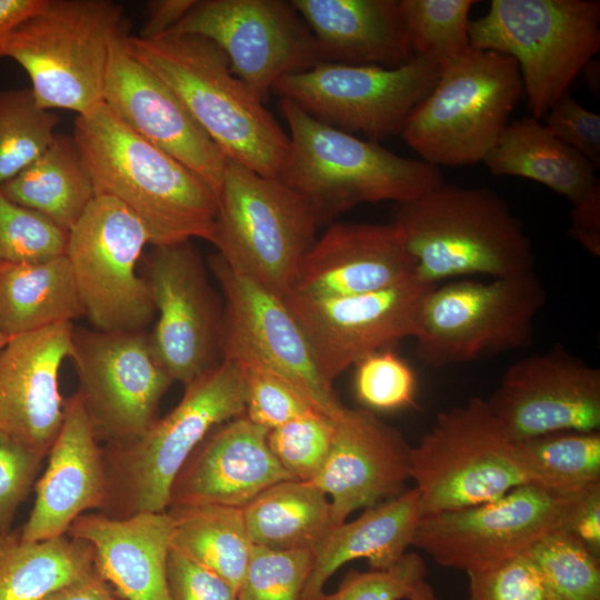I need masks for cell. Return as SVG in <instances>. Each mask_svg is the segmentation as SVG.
<instances>
[{
    "instance_id": "11",
    "label": "cell",
    "mask_w": 600,
    "mask_h": 600,
    "mask_svg": "<svg viewBox=\"0 0 600 600\" xmlns=\"http://www.w3.org/2000/svg\"><path fill=\"white\" fill-rule=\"evenodd\" d=\"M410 478L423 514L491 501L532 483L521 467L514 441L482 398L440 412L416 447Z\"/></svg>"
},
{
    "instance_id": "16",
    "label": "cell",
    "mask_w": 600,
    "mask_h": 600,
    "mask_svg": "<svg viewBox=\"0 0 600 600\" xmlns=\"http://www.w3.org/2000/svg\"><path fill=\"white\" fill-rule=\"evenodd\" d=\"M574 493L524 483L491 501L423 514L412 547L446 568L466 573L487 569L526 553L550 532L562 530Z\"/></svg>"
},
{
    "instance_id": "24",
    "label": "cell",
    "mask_w": 600,
    "mask_h": 600,
    "mask_svg": "<svg viewBox=\"0 0 600 600\" xmlns=\"http://www.w3.org/2000/svg\"><path fill=\"white\" fill-rule=\"evenodd\" d=\"M268 432L244 414L216 427L177 474L168 508L218 504L243 509L267 488L293 479L271 452Z\"/></svg>"
},
{
    "instance_id": "38",
    "label": "cell",
    "mask_w": 600,
    "mask_h": 600,
    "mask_svg": "<svg viewBox=\"0 0 600 600\" xmlns=\"http://www.w3.org/2000/svg\"><path fill=\"white\" fill-rule=\"evenodd\" d=\"M59 121L37 103L31 89L0 91V186L46 150Z\"/></svg>"
},
{
    "instance_id": "12",
    "label": "cell",
    "mask_w": 600,
    "mask_h": 600,
    "mask_svg": "<svg viewBox=\"0 0 600 600\" xmlns=\"http://www.w3.org/2000/svg\"><path fill=\"white\" fill-rule=\"evenodd\" d=\"M150 243L142 222L121 202L96 196L69 230L66 257L86 317L101 331H143L156 309L137 264Z\"/></svg>"
},
{
    "instance_id": "28",
    "label": "cell",
    "mask_w": 600,
    "mask_h": 600,
    "mask_svg": "<svg viewBox=\"0 0 600 600\" xmlns=\"http://www.w3.org/2000/svg\"><path fill=\"white\" fill-rule=\"evenodd\" d=\"M321 62L398 68L414 51L399 0H292Z\"/></svg>"
},
{
    "instance_id": "10",
    "label": "cell",
    "mask_w": 600,
    "mask_h": 600,
    "mask_svg": "<svg viewBox=\"0 0 600 600\" xmlns=\"http://www.w3.org/2000/svg\"><path fill=\"white\" fill-rule=\"evenodd\" d=\"M546 300L536 272L433 286L419 308L416 353L426 366L442 368L527 348Z\"/></svg>"
},
{
    "instance_id": "14",
    "label": "cell",
    "mask_w": 600,
    "mask_h": 600,
    "mask_svg": "<svg viewBox=\"0 0 600 600\" xmlns=\"http://www.w3.org/2000/svg\"><path fill=\"white\" fill-rule=\"evenodd\" d=\"M141 263L158 313L149 333L152 352L184 387L224 360L223 299L191 240L156 246Z\"/></svg>"
},
{
    "instance_id": "43",
    "label": "cell",
    "mask_w": 600,
    "mask_h": 600,
    "mask_svg": "<svg viewBox=\"0 0 600 600\" xmlns=\"http://www.w3.org/2000/svg\"><path fill=\"white\" fill-rule=\"evenodd\" d=\"M354 392L370 411H392L413 402L416 377L409 364L390 350L373 352L356 364Z\"/></svg>"
},
{
    "instance_id": "26",
    "label": "cell",
    "mask_w": 600,
    "mask_h": 600,
    "mask_svg": "<svg viewBox=\"0 0 600 600\" xmlns=\"http://www.w3.org/2000/svg\"><path fill=\"white\" fill-rule=\"evenodd\" d=\"M47 457V468L33 486V507L19 530L26 541L64 536L78 517L99 511L106 501L102 446L77 392L64 401L62 426Z\"/></svg>"
},
{
    "instance_id": "34",
    "label": "cell",
    "mask_w": 600,
    "mask_h": 600,
    "mask_svg": "<svg viewBox=\"0 0 600 600\" xmlns=\"http://www.w3.org/2000/svg\"><path fill=\"white\" fill-rule=\"evenodd\" d=\"M91 546L70 536L26 541L0 533V600H40L94 572Z\"/></svg>"
},
{
    "instance_id": "18",
    "label": "cell",
    "mask_w": 600,
    "mask_h": 600,
    "mask_svg": "<svg viewBox=\"0 0 600 600\" xmlns=\"http://www.w3.org/2000/svg\"><path fill=\"white\" fill-rule=\"evenodd\" d=\"M170 31L213 41L232 72L262 102L281 77L321 62L313 34L291 1H196Z\"/></svg>"
},
{
    "instance_id": "20",
    "label": "cell",
    "mask_w": 600,
    "mask_h": 600,
    "mask_svg": "<svg viewBox=\"0 0 600 600\" xmlns=\"http://www.w3.org/2000/svg\"><path fill=\"white\" fill-rule=\"evenodd\" d=\"M484 400L514 442L557 431H599L600 370L557 346L511 364Z\"/></svg>"
},
{
    "instance_id": "25",
    "label": "cell",
    "mask_w": 600,
    "mask_h": 600,
    "mask_svg": "<svg viewBox=\"0 0 600 600\" xmlns=\"http://www.w3.org/2000/svg\"><path fill=\"white\" fill-rule=\"evenodd\" d=\"M413 276V261L391 222L331 223L304 256L292 292L327 299L392 287Z\"/></svg>"
},
{
    "instance_id": "55",
    "label": "cell",
    "mask_w": 600,
    "mask_h": 600,
    "mask_svg": "<svg viewBox=\"0 0 600 600\" xmlns=\"http://www.w3.org/2000/svg\"><path fill=\"white\" fill-rule=\"evenodd\" d=\"M599 61L594 60L592 58L588 63L584 66L582 71L586 73V81L588 87L593 93H599V83H600V73H599Z\"/></svg>"
},
{
    "instance_id": "6",
    "label": "cell",
    "mask_w": 600,
    "mask_h": 600,
    "mask_svg": "<svg viewBox=\"0 0 600 600\" xmlns=\"http://www.w3.org/2000/svg\"><path fill=\"white\" fill-rule=\"evenodd\" d=\"M123 8L109 0H43L7 37L1 58L28 73L37 103L86 114L103 102L109 57L124 36Z\"/></svg>"
},
{
    "instance_id": "57",
    "label": "cell",
    "mask_w": 600,
    "mask_h": 600,
    "mask_svg": "<svg viewBox=\"0 0 600 600\" xmlns=\"http://www.w3.org/2000/svg\"><path fill=\"white\" fill-rule=\"evenodd\" d=\"M8 340L9 338L0 334V349L7 343Z\"/></svg>"
},
{
    "instance_id": "40",
    "label": "cell",
    "mask_w": 600,
    "mask_h": 600,
    "mask_svg": "<svg viewBox=\"0 0 600 600\" xmlns=\"http://www.w3.org/2000/svg\"><path fill=\"white\" fill-rule=\"evenodd\" d=\"M312 550L276 551L253 546L237 600H302Z\"/></svg>"
},
{
    "instance_id": "35",
    "label": "cell",
    "mask_w": 600,
    "mask_h": 600,
    "mask_svg": "<svg viewBox=\"0 0 600 600\" xmlns=\"http://www.w3.org/2000/svg\"><path fill=\"white\" fill-rule=\"evenodd\" d=\"M171 548L218 574L237 591L253 544L241 508L201 504L170 507Z\"/></svg>"
},
{
    "instance_id": "49",
    "label": "cell",
    "mask_w": 600,
    "mask_h": 600,
    "mask_svg": "<svg viewBox=\"0 0 600 600\" xmlns=\"http://www.w3.org/2000/svg\"><path fill=\"white\" fill-rule=\"evenodd\" d=\"M167 580L171 600H237L230 583L172 548Z\"/></svg>"
},
{
    "instance_id": "29",
    "label": "cell",
    "mask_w": 600,
    "mask_h": 600,
    "mask_svg": "<svg viewBox=\"0 0 600 600\" xmlns=\"http://www.w3.org/2000/svg\"><path fill=\"white\" fill-rule=\"evenodd\" d=\"M422 516L420 496L413 487L364 509L352 521L333 526L313 550L302 600H319L326 581L349 561L367 559L371 569L393 564L412 546Z\"/></svg>"
},
{
    "instance_id": "36",
    "label": "cell",
    "mask_w": 600,
    "mask_h": 600,
    "mask_svg": "<svg viewBox=\"0 0 600 600\" xmlns=\"http://www.w3.org/2000/svg\"><path fill=\"white\" fill-rule=\"evenodd\" d=\"M514 444L532 483L568 494L600 482L599 431H557Z\"/></svg>"
},
{
    "instance_id": "21",
    "label": "cell",
    "mask_w": 600,
    "mask_h": 600,
    "mask_svg": "<svg viewBox=\"0 0 600 600\" xmlns=\"http://www.w3.org/2000/svg\"><path fill=\"white\" fill-rule=\"evenodd\" d=\"M112 46L103 103L134 133L167 152L219 196L227 158L173 91L127 48Z\"/></svg>"
},
{
    "instance_id": "37",
    "label": "cell",
    "mask_w": 600,
    "mask_h": 600,
    "mask_svg": "<svg viewBox=\"0 0 600 600\" xmlns=\"http://www.w3.org/2000/svg\"><path fill=\"white\" fill-rule=\"evenodd\" d=\"M474 0H399L414 56L440 68L470 48L469 12Z\"/></svg>"
},
{
    "instance_id": "41",
    "label": "cell",
    "mask_w": 600,
    "mask_h": 600,
    "mask_svg": "<svg viewBox=\"0 0 600 600\" xmlns=\"http://www.w3.org/2000/svg\"><path fill=\"white\" fill-rule=\"evenodd\" d=\"M68 232L8 199L0 190V263L34 262L63 256Z\"/></svg>"
},
{
    "instance_id": "47",
    "label": "cell",
    "mask_w": 600,
    "mask_h": 600,
    "mask_svg": "<svg viewBox=\"0 0 600 600\" xmlns=\"http://www.w3.org/2000/svg\"><path fill=\"white\" fill-rule=\"evenodd\" d=\"M44 457L0 434V533L10 530L20 504L27 499Z\"/></svg>"
},
{
    "instance_id": "5",
    "label": "cell",
    "mask_w": 600,
    "mask_h": 600,
    "mask_svg": "<svg viewBox=\"0 0 600 600\" xmlns=\"http://www.w3.org/2000/svg\"><path fill=\"white\" fill-rule=\"evenodd\" d=\"M246 384L239 363L223 360L184 386L179 403L139 438L103 447L107 498L98 511L113 518L167 511L180 469L216 427L243 416Z\"/></svg>"
},
{
    "instance_id": "33",
    "label": "cell",
    "mask_w": 600,
    "mask_h": 600,
    "mask_svg": "<svg viewBox=\"0 0 600 600\" xmlns=\"http://www.w3.org/2000/svg\"><path fill=\"white\" fill-rule=\"evenodd\" d=\"M242 511L252 544L276 551H313L334 526L328 496L298 479L272 484Z\"/></svg>"
},
{
    "instance_id": "4",
    "label": "cell",
    "mask_w": 600,
    "mask_h": 600,
    "mask_svg": "<svg viewBox=\"0 0 600 600\" xmlns=\"http://www.w3.org/2000/svg\"><path fill=\"white\" fill-rule=\"evenodd\" d=\"M290 148L278 179L301 196L318 226L367 202L411 201L443 183L440 168L361 140L280 99Z\"/></svg>"
},
{
    "instance_id": "8",
    "label": "cell",
    "mask_w": 600,
    "mask_h": 600,
    "mask_svg": "<svg viewBox=\"0 0 600 600\" xmlns=\"http://www.w3.org/2000/svg\"><path fill=\"white\" fill-rule=\"evenodd\" d=\"M472 48L512 57L531 117L540 120L600 50L598 0H492L470 20Z\"/></svg>"
},
{
    "instance_id": "17",
    "label": "cell",
    "mask_w": 600,
    "mask_h": 600,
    "mask_svg": "<svg viewBox=\"0 0 600 600\" xmlns=\"http://www.w3.org/2000/svg\"><path fill=\"white\" fill-rule=\"evenodd\" d=\"M208 267L224 306V360H251L296 388L319 412L336 420L344 409L320 372L311 347L284 299L231 267L216 252Z\"/></svg>"
},
{
    "instance_id": "53",
    "label": "cell",
    "mask_w": 600,
    "mask_h": 600,
    "mask_svg": "<svg viewBox=\"0 0 600 600\" xmlns=\"http://www.w3.org/2000/svg\"><path fill=\"white\" fill-rule=\"evenodd\" d=\"M40 600H117L110 586L97 572L66 584Z\"/></svg>"
},
{
    "instance_id": "39",
    "label": "cell",
    "mask_w": 600,
    "mask_h": 600,
    "mask_svg": "<svg viewBox=\"0 0 600 600\" xmlns=\"http://www.w3.org/2000/svg\"><path fill=\"white\" fill-rule=\"evenodd\" d=\"M526 553L550 600H600V558L568 532H550Z\"/></svg>"
},
{
    "instance_id": "42",
    "label": "cell",
    "mask_w": 600,
    "mask_h": 600,
    "mask_svg": "<svg viewBox=\"0 0 600 600\" xmlns=\"http://www.w3.org/2000/svg\"><path fill=\"white\" fill-rule=\"evenodd\" d=\"M334 433V420L313 411L269 430L268 446L293 478L312 481L322 468Z\"/></svg>"
},
{
    "instance_id": "52",
    "label": "cell",
    "mask_w": 600,
    "mask_h": 600,
    "mask_svg": "<svg viewBox=\"0 0 600 600\" xmlns=\"http://www.w3.org/2000/svg\"><path fill=\"white\" fill-rule=\"evenodd\" d=\"M196 0H153L138 37L151 39L172 30L192 9Z\"/></svg>"
},
{
    "instance_id": "15",
    "label": "cell",
    "mask_w": 600,
    "mask_h": 600,
    "mask_svg": "<svg viewBox=\"0 0 600 600\" xmlns=\"http://www.w3.org/2000/svg\"><path fill=\"white\" fill-rule=\"evenodd\" d=\"M94 436L103 447L139 438L157 419L173 382L156 359L149 333L73 327L69 358Z\"/></svg>"
},
{
    "instance_id": "31",
    "label": "cell",
    "mask_w": 600,
    "mask_h": 600,
    "mask_svg": "<svg viewBox=\"0 0 600 600\" xmlns=\"http://www.w3.org/2000/svg\"><path fill=\"white\" fill-rule=\"evenodd\" d=\"M86 317L70 263H0V334L12 338Z\"/></svg>"
},
{
    "instance_id": "54",
    "label": "cell",
    "mask_w": 600,
    "mask_h": 600,
    "mask_svg": "<svg viewBox=\"0 0 600 600\" xmlns=\"http://www.w3.org/2000/svg\"><path fill=\"white\" fill-rule=\"evenodd\" d=\"M42 3L43 0H0V58L9 33Z\"/></svg>"
},
{
    "instance_id": "22",
    "label": "cell",
    "mask_w": 600,
    "mask_h": 600,
    "mask_svg": "<svg viewBox=\"0 0 600 600\" xmlns=\"http://www.w3.org/2000/svg\"><path fill=\"white\" fill-rule=\"evenodd\" d=\"M410 454L399 430L370 410L344 407L334 420L324 463L311 481L330 497L333 524L403 492L411 479Z\"/></svg>"
},
{
    "instance_id": "27",
    "label": "cell",
    "mask_w": 600,
    "mask_h": 600,
    "mask_svg": "<svg viewBox=\"0 0 600 600\" xmlns=\"http://www.w3.org/2000/svg\"><path fill=\"white\" fill-rule=\"evenodd\" d=\"M68 536L88 542L97 574L124 600H171L167 563L171 550L168 511L113 518L83 513Z\"/></svg>"
},
{
    "instance_id": "51",
    "label": "cell",
    "mask_w": 600,
    "mask_h": 600,
    "mask_svg": "<svg viewBox=\"0 0 600 600\" xmlns=\"http://www.w3.org/2000/svg\"><path fill=\"white\" fill-rule=\"evenodd\" d=\"M569 236L592 256H600V184L572 204Z\"/></svg>"
},
{
    "instance_id": "3",
    "label": "cell",
    "mask_w": 600,
    "mask_h": 600,
    "mask_svg": "<svg viewBox=\"0 0 600 600\" xmlns=\"http://www.w3.org/2000/svg\"><path fill=\"white\" fill-rule=\"evenodd\" d=\"M392 223L413 261V276L423 283L534 272L532 243L522 222L492 189L443 182L397 203Z\"/></svg>"
},
{
    "instance_id": "48",
    "label": "cell",
    "mask_w": 600,
    "mask_h": 600,
    "mask_svg": "<svg viewBox=\"0 0 600 600\" xmlns=\"http://www.w3.org/2000/svg\"><path fill=\"white\" fill-rule=\"evenodd\" d=\"M547 129L600 168V116L583 108L568 91L546 114Z\"/></svg>"
},
{
    "instance_id": "19",
    "label": "cell",
    "mask_w": 600,
    "mask_h": 600,
    "mask_svg": "<svg viewBox=\"0 0 600 600\" xmlns=\"http://www.w3.org/2000/svg\"><path fill=\"white\" fill-rule=\"evenodd\" d=\"M433 286L416 277L378 291L327 299L288 296L322 376L331 383L362 358L413 338L421 301Z\"/></svg>"
},
{
    "instance_id": "7",
    "label": "cell",
    "mask_w": 600,
    "mask_h": 600,
    "mask_svg": "<svg viewBox=\"0 0 600 600\" xmlns=\"http://www.w3.org/2000/svg\"><path fill=\"white\" fill-rule=\"evenodd\" d=\"M522 97L512 57L471 47L440 68L433 89L400 134L423 161L438 168L483 162Z\"/></svg>"
},
{
    "instance_id": "32",
    "label": "cell",
    "mask_w": 600,
    "mask_h": 600,
    "mask_svg": "<svg viewBox=\"0 0 600 600\" xmlns=\"http://www.w3.org/2000/svg\"><path fill=\"white\" fill-rule=\"evenodd\" d=\"M14 203L69 230L96 197L93 182L72 136L56 134L46 150L0 186Z\"/></svg>"
},
{
    "instance_id": "2",
    "label": "cell",
    "mask_w": 600,
    "mask_h": 600,
    "mask_svg": "<svg viewBox=\"0 0 600 600\" xmlns=\"http://www.w3.org/2000/svg\"><path fill=\"white\" fill-rule=\"evenodd\" d=\"M129 52L179 98L226 158L279 178L290 140L276 118L232 72L223 50L198 34L127 37Z\"/></svg>"
},
{
    "instance_id": "1",
    "label": "cell",
    "mask_w": 600,
    "mask_h": 600,
    "mask_svg": "<svg viewBox=\"0 0 600 600\" xmlns=\"http://www.w3.org/2000/svg\"><path fill=\"white\" fill-rule=\"evenodd\" d=\"M72 137L96 196H109L144 226L152 247L211 242L218 194L180 161L128 128L103 102L77 116Z\"/></svg>"
},
{
    "instance_id": "46",
    "label": "cell",
    "mask_w": 600,
    "mask_h": 600,
    "mask_svg": "<svg viewBox=\"0 0 600 600\" xmlns=\"http://www.w3.org/2000/svg\"><path fill=\"white\" fill-rule=\"evenodd\" d=\"M466 600H550L527 553L487 569L469 571Z\"/></svg>"
},
{
    "instance_id": "56",
    "label": "cell",
    "mask_w": 600,
    "mask_h": 600,
    "mask_svg": "<svg viewBox=\"0 0 600 600\" xmlns=\"http://www.w3.org/2000/svg\"><path fill=\"white\" fill-rule=\"evenodd\" d=\"M412 600H438L431 584L426 580L414 593Z\"/></svg>"
},
{
    "instance_id": "50",
    "label": "cell",
    "mask_w": 600,
    "mask_h": 600,
    "mask_svg": "<svg viewBox=\"0 0 600 600\" xmlns=\"http://www.w3.org/2000/svg\"><path fill=\"white\" fill-rule=\"evenodd\" d=\"M562 530L600 558V482L573 494Z\"/></svg>"
},
{
    "instance_id": "23",
    "label": "cell",
    "mask_w": 600,
    "mask_h": 600,
    "mask_svg": "<svg viewBox=\"0 0 600 600\" xmlns=\"http://www.w3.org/2000/svg\"><path fill=\"white\" fill-rule=\"evenodd\" d=\"M72 322L10 338L0 349V434L47 457L64 417L59 387Z\"/></svg>"
},
{
    "instance_id": "44",
    "label": "cell",
    "mask_w": 600,
    "mask_h": 600,
    "mask_svg": "<svg viewBox=\"0 0 600 600\" xmlns=\"http://www.w3.org/2000/svg\"><path fill=\"white\" fill-rule=\"evenodd\" d=\"M233 361L239 363L244 378V416L253 423L272 430L318 411L296 388L263 366L251 360Z\"/></svg>"
},
{
    "instance_id": "9",
    "label": "cell",
    "mask_w": 600,
    "mask_h": 600,
    "mask_svg": "<svg viewBox=\"0 0 600 600\" xmlns=\"http://www.w3.org/2000/svg\"><path fill=\"white\" fill-rule=\"evenodd\" d=\"M318 228L306 200L280 179L227 158L211 243L231 267L286 299Z\"/></svg>"
},
{
    "instance_id": "13",
    "label": "cell",
    "mask_w": 600,
    "mask_h": 600,
    "mask_svg": "<svg viewBox=\"0 0 600 600\" xmlns=\"http://www.w3.org/2000/svg\"><path fill=\"white\" fill-rule=\"evenodd\" d=\"M439 72L438 64L417 56L398 68L320 62L281 77L272 90L329 126L378 142L401 133Z\"/></svg>"
},
{
    "instance_id": "30",
    "label": "cell",
    "mask_w": 600,
    "mask_h": 600,
    "mask_svg": "<svg viewBox=\"0 0 600 600\" xmlns=\"http://www.w3.org/2000/svg\"><path fill=\"white\" fill-rule=\"evenodd\" d=\"M483 163L494 176L539 182L571 204L600 184L598 169L531 116L510 121Z\"/></svg>"
},
{
    "instance_id": "45",
    "label": "cell",
    "mask_w": 600,
    "mask_h": 600,
    "mask_svg": "<svg viewBox=\"0 0 600 600\" xmlns=\"http://www.w3.org/2000/svg\"><path fill=\"white\" fill-rule=\"evenodd\" d=\"M426 577L423 559L406 552L387 568L349 571L336 592L323 593L319 600H412Z\"/></svg>"
}]
</instances>
